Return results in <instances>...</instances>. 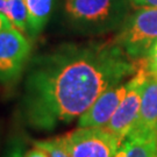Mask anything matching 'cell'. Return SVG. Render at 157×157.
<instances>
[{
    "label": "cell",
    "mask_w": 157,
    "mask_h": 157,
    "mask_svg": "<svg viewBox=\"0 0 157 157\" xmlns=\"http://www.w3.org/2000/svg\"><path fill=\"white\" fill-rule=\"evenodd\" d=\"M137 67L117 43L63 45L30 58L20 100L22 120L43 132L71 124Z\"/></svg>",
    "instance_id": "obj_1"
},
{
    "label": "cell",
    "mask_w": 157,
    "mask_h": 157,
    "mask_svg": "<svg viewBox=\"0 0 157 157\" xmlns=\"http://www.w3.org/2000/svg\"><path fill=\"white\" fill-rule=\"evenodd\" d=\"M157 43V8L141 7L129 17L117 44L133 62L148 58Z\"/></svg>",
    "instance_id": "obj_2"
},
{
    "label": "cell",
    "mask_w": 157,
    "mask_h": 157,
    "mask_svg": "<svg viewBox=\"0 0 157 157\" xmlns=\"http://www.w3.org/2000/svg\"><path fill=\"white\" fill-rule=\"evenodd\" d=\"M71 157H114L121 143L105 128L77 127L56 137Z\"/></svg>",
    "instance_id": "obj_3"
},
{
    "label": "cell",
    "mask_w": 157,
    "mask_h": 157,
    "mask_svg": "<svg viewBox=\"0 0 157 157\" xmlns=\"http://www.w3.org/2000/svg\"><path fill=\"white\" fill-rule=\"evenodd\" d=\"M32 43L21 30L10 27L0 30V85L17 82L28 67Z\"/></svg>",
    "instance_id": "obj_4"
},
{
    "label": "cell",
    "mask_w": 157,
    "mask_h": 157,
    "mask_svg": "<svg viewBox=\"0 0 157 157\" xmlns=\"http://www.w3.org/2000/svg\"><path fill=\"white\" fill-rule=\"evenodd\" d=\"M148 75L149 69L147 65V59L140 61L137 71L128 79L129 89L127 94L124 95V100L114 113L111 121L105 127V129L118 136L120 140H126L132 134L137 122L142 100V90Z\"/></svg>",
    "instance_id": "obj_5"
},
{
    "label": "cell",
    "mask_w": 157,
    "mask_h": 157,
    "mask_svg": "<svg viewBox=\"0 0 157 157\" xmlns=\"http://www.w3.org/2000/svg\"><path fill=\"white\" fill-rule=\"evenodd\" d=\"M115 12V0H65L67 17L79 28L101 29L111 22Z\"/></svg>",
    "instance_id": "obj_6"
},
{
    "label": "cell",
    "mask_w": 157,
    "mask_h": 157,
    "mask_svg": "<svg viewBox=\"0 0 157 157\" xmlns=\"http://www.w3.org/2000/svg\"><path fill=\"white\" fill-rule=\"evenodd\" d=\"M128 79L102 92L93 105L78 119L77 127L105 128L128 92Z\"/></svg>",
    "instance_id": "obj_7"
},
{
    "label": "cell",
    "mask_w": 157,
    "mask_h": 157,
    "mask_svg": "<svg viewBox=\"0 0 157 157\" xmlns=\"http://www.w3.org/2000/svg\"><path fill=\"white\" fill-rule=\"evenodd\" d=\"M132 134L157 136V78L150 71L143 85L140 114Z\"/></svg>",
    "instance_id": "obj_8"
},
{
    "label": "cell",
    "mask_w": 157,
    "mask_h": 157,
    "mask_svg": "<svg viewBox=\"0 0 157 157\" xmlns=\"http://www.w3.org/2000/svg\"><path fill=\"white\" fill-rule=\"evenodd\" d=\"M114 157H157V136L129 135L121 143Z\"/></svg>",
    "instance_id": "obj_9"
},
{
    "label": "cell",
    "mask_w": 157,
    "mask_h": 157,
    "mask_svg": "<svg viewBox=\"0 0 157 157\" xmlns=\"http://www.w3.org/2000/svg\"><path fill=\"white\" fill-rule=\"evenodd\" d=\"M28 11V34L32 39L37 37L45 28L52 12L54 0H25Z\"/></svg>",
    "instance_id": "obj_10"
},
{
    "label": "cell",
    "mask_w": 157,
    "mask_h": 157,
    "mask_svg": "<svg viewBox=\"0 0 157 157\" xmlns=\"http://www.w3.org/2000/svg\"><path fill=\"white\" fill-rule=\"evenodd\" d=\"M6 17L11 21L13 27L21 30L22 33L28 32V11L25 0H5Z\"/></svg>",
    "instance_id": "obj_11"
},
{
    "label": "cell",
    "mask_w": 157,
    "mask_h": 157,
    "mask_svg": "<svg viewBox=\"0 0 157 157\" xmlns=\"http://www.w3.org/2000/svg\"><path fill=\"white\" fill-rule=\"evenodd\" d=\"M33 146H36L40 149H42L48 157H71L56 137L49 139V140L34 141Z\"/></svg>",
    "instance_id": "obj_12"
},
{
    "label": "cell",
    "mask_w": 157,
    "mask_h": 157,
    "mask_svg": "<svg viewBox=\"0 0 157 157\" xmlns=\"http://www.w3.org/2000/svg\"><path fill=\"white\" fill-rule=\"evenodd\" d=\"M147 65H148L150 73L157 78V43L152 48L151 52L149 54V56L147 58Z\"/></svg>",
    "instance_id": "obj_13"
},
{
    "label": "cell",
    "mask_w": 157,
    "mask_h": 157,
    "mask_svg": "<svg viewBox=\"0 0 157 157\" xmlns=\"http://www.w3.org/2000/svg\"><path fill=\"white\" fill-rule=\"evenodd\" d=\"M22 157H48L42 149H40L39 147L33 146L32 149H29L28 151H26L23 154Z\"/></svg>",
    "instance_id": "obj_14"
},
{
    "label": "cell",
    "mask_w": 157,
    "mask_h": 157,
    "mask_svg": "<svg viewBox=\"0 0 157 157\" xmlns=\"http://www.w3.org/2000/svg\"><path fill=\"white\" fill-rule=\"evenodd\" d=\"M137 7H149V8H157V0H130Z\"/></svg>",
    "instance_id": "obj_15"
},
{
    "label": "cell",
    "mask_w": 157,
    "mask_h": 157,
    "mask_svg": "<svg viewBox=\"0 0 157 157\" xmlns=\"http://www.w3.org/2000/svg\"><path fill=\"white\" fill-rule=\"evenodd\" d=\"M10 27H13V25L11 23V21L0 13V30H2V29H5V28H10Z\"/></svg>",
    "instance_id": "obj_16"
},
{
    "label": "cell",
    "mask_w": 157,
    "mask_h": 157,
    "mask_svg": "<svg viewBox=\"0 0 157 157\" xmlns=\"http://www.w3.org/2000/svg\"><path fill=\"white\" fill-rule=\"evenodd\" d=\"M23 154H25V152H22V149H21L20 147H17L15 149H13V151H12L7 157H22Z\"/></svg>",
    "instance_id": "obj_17"
}]
</instances>
